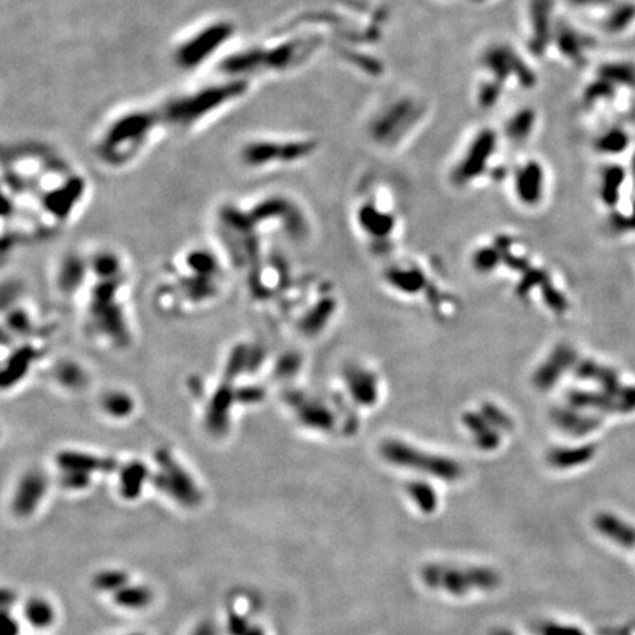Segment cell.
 Masks as SVG:
<instances>
[{
    "label": "cell",
    "mask_w": 635,
    "mask_h": 635,
    "mask_svg": "<svg viewBox=\"0 0 635 635\" xmlns=\"http://www.w3.org/2000/svg\"><path fill=\"white\" fill-rule=\"evenodd\" d=\"M224 255L211 246H190L164 268L156 305L165 313L190 315L211 308L225 290Z\"/></svg>",
    "instance_id": "obj_1"
},
{
    "label": "cell",
    "mask_w": 635,
    "mask_h": 635,
    "mask_svg": "<svg viewBox=\"0 0 635 635\" xmlns=\"http://www.w3.org/2000/svg\"><path fill=\"white\" fill-rule=\"evenodd\" d=\"M130 277L90 281L84 293L83 327L99 347L124 350L132 343L131 315L127 306Z\"/></svg>",
    "instance_id": "obj_2"
},
{
    "label": "cell",
    "mask_w": 635,
    "mask_h": 635,
    "mask_svg": "<svg viewBox=\"0 0 635 635\" xmlns=\"http://www.w3.org/2000/svg\"><path fill=\"white\" fill-rule=\"evenodd\" d=\"M165 125L162 109L132 107L117 113L102 128L95 154L103 167L125 169L153 146L157 131Z\"/></svg>",
    "instance_id": "obj_3"
},
{
    "label": "cell",
    "mask_w": 635,
    "mask_h": 635,
    "mask_svg": "<svg viewBox=\"0 0 635 635\" xmlns=\"http://www.w3.org/2000/svg\"><path fill=\"white\" fill-rule=\"evenodd\" d=\"M512 43L494 40L478 55L480 78L475 87V103L483 110H493L512 88L531 92L538 85V74L531 62Z\"/></svg>",
    "instance_id": "obj_4"
},
{
    "label": "cell",
    "mask_w": 635,
    "mask_h": 635,
    "mask_svg": "<svg viewBox=\"0 0 635 635\" xmlns=\"http://www.w3.org/2000/svg\"><path fill=\"white\" fill-rule=\"evenodd\" d=\"M251 83L248 78H238L205 84L190 92L187 90L162 109L165 121L179 131L189 132L244 96Z\"/></svg>",
    "instance_id": "obj_5"
},
{
    "label": "cell",
    "mask_w": 635,
    "mask_h": 635,
    "mask_svg": "<svg viewBox=\"0 0 635 635\" xmlns=\"http://www.w3.org/2000/svg\"><path fill=\"white\" fill-rule=\"evenodd\" d=\"M281 40L269 41L262 46H253L246 53L233 59V65H225L234 75L236 73L259 74H284L291 73L309 61L321 48V37L318 36H284Z\"/></svg>",
    "instance_id": "obj_6"
},
{
    "label": "cell",
    "mask_w": 635,
    "mask_h": 635,
    "mask_svg": "<svg viewBox=\"0 0 635 635\" xmlns=\"http://www.w3.org/2000/svg\"><path fill=\"white\" fill-rule=\"evenodd\" d=\"M426 110L422 98L397 95L374 110L367 122L368 137L378 147L394 149L421 127Z\"/></svg>",
    "instance_id": "obj_7"
},
{
    "label": "cell",
    "mask_w": 635,
    "mask_h": 635,
    "mask_svg": "<svg viewBox=\"0 0 635 635\" xmlns=\"http://www.w3.org/2000/svg\"><path fill=\"white\" fill-rule=\"evenodd\" d=\"M316 149V140L309 137H255L240 147L238 161L247 171L269 172L308 161Z\"/></svg>",
    "instance_id": "obj_8"
},
{
    "label": "cell",
    "mask_w": 635,
    "mask_h": 635,
    "mask_svg": "<svg viewBox=\"0 0 635 635\" xmlns=\"http://www.w3.org/2000/svg\"><path fill=\"white\" fill-rule=\"evenodd\" d=\"M422 582L434 592L466 597L488 593L500 585V575L488 566H461L455 563H429L421 571Z\"/></svg>",
    "instance_id": "obj_9"
},
{
    "label": "cell",
    "mask_w": 635,
    "mask_h": 635,
    "mask_svg": "<svg viewBox=\"0 0 635 635\" xmlns=\"http://www.w3.org/2000/svg\"><path fill=\"white\" fill-rule=\"evenodd\" d=\"M246 212L261 236L281 231L293 241L305 240L309 234V221L305 211L284 194H268L244 205Z\"/></svg>",
    "instance_id": "obj_10"
},
{
    "label": "cell",
    "mask_w": 635,
    "mask_h": 635,
    "mask_svg": "<svg viewBox=\"0 0 635 635\" xmlns=\"http://www.w3.org/2000/svg\"><path fill=\"white\" fill-rule=\"evenodd\" d=\"M152 484L169 500L186 509L197 508L203 493L190 469L169 447H159L152 458Z\"/></svg>",
    "instance_id": "obj_11"
},
{
    "label": "cell",
    "mask_w": 635,
    "mask_h": 635,
    "mask_svg": "<svg viewBox=\"0 0 635 635\" xmlns=\"http://www.w3.org/2000/svg\"><path fill=\"white\" fill-rule=\"evenodd\" d=\"M381 458L397 468L411 469L428 478L441 481H458L462 476V465L453 458L431 453L403 440L389 439L379 446Z\"/></svg>",
    "instance_id": "obj_12"
},
{
    "label": "cell",
    "mask_w": 635,
    "mask_h": 635,
    "mask_svg": "<svg viewBox=\"0 0 635 635\" xmlns=\"http://www.w3.org/2000/svg\"><path fill=\"white\" fill-rule=\"evenodd\" d=\"M502 140L498 128L490 125L476 128L450 169L451 183L463 189L484 178L493 167Z\"/></svg>",
    "instance_id": "obj_13"
},
{
    "label": "cell",
    "mask_w": 635,
    "mask_h": 635,
    "mask_svg": "<svg viewBox=\"0 0 635 635\" xmlns=\"http://www.w3.org/2000/svg\"><path fill=\"white\" fill-rule=\"evenodd\" d=\"M199 411L201 425L209 437L225 439L233 428L236 414L241 409L237 397V384L226 381L218 375L216 381L200 382Z\"/></svg>",
    "instance_id": "obj_14"
},
{
    "label": "cell",
    "mask_w": 635,
    "mask_h": 635,
    "mask_svg": "<svg viewBox=\"0 0 635 635\" xmlns=\"http://www.w3.org/2000/svg\"><path fill=\"white\" fill-rule=\"evenodd\" d=\"M233 30L234 26L225 19L209 22L178 43L174 48V61L183 68L199 66L219 49Z\"/></svg>",
    "instance_id": "obj_15"
},
{
    "label": "cell",
    "mask_w": 635,
    "mask_h": 635,
    "mask_svg": "<svg viewBox=\"0 0 635 635\" xmlns=\"http://www.w3.org/2000/svg\"><path fill=\"white\" fill-rule=\"evenodd\" d=\"M559 18L555 16V0H528L525 9V46L532 59L552 52V40Z\"/></svg>",
    "instance_id": "obj_16"
},
{
    "label": "cell",
    "mask_w": 635,
    "mask_h": 635,
    "mask_svg": "<svg viewBox=\"0 0 635 635\" xmlns=\"http://www.w3.org/2000/svg\"><path fill=\"white\" fill-rule=\"evenodd\" d=\"M281 399L287 411L302 428L324 434L335 428V414L322 399L305 394L293 387H285Z\"/></svg>",
    "instance_id": "obj_17"
},
{
    "label": "cell",
    "mask_w": 635,
    "mask_h": 635,
    "mask_svg": "<svg viewBox=\"0 0 635 635\" xmlns=\"http://www.w3.org/2000/svg\"><path fill=\"white\" fill-rule=\"evenodd\" d=\"M90 284L88 253L66 252L53 271V285L63 299H83Z\"/></svg>",
    "instance_id": "obj_18"
},
{
    "label": "cell",
    "mask_w": 635,
    "mask_h": 635,
    "mask_svg": "<svg viewBox=\"0 0 635 635\" xmlns=\"http://www.w3.org/2000/svg\"><path fill=\"white\" fill-rule=\"evenodd\" d=\"M512 191L516 200L527 208L541 205L547 191V171L535 157L524 159L512 172Z\"/></svg>",
    "instance_id": "obj_19"
},
{
    "label": "cell",
    "mask_w": 635,
    "mask_h": 635,
    "mask_svg": "<svg viewBox=\"0 0 635 635\" xmlns=\"http://www.w3.org/2000/svg\"><path fill=\"white\" fill-rule=\"evenodd\" d=\"M43 364V350L37 338L11 343V352L4 353V392L15 390L26 381L37 365Z\"/></svg>",
    "instance_id": "obj_20"
},
{
    "label": "cell",
    "mask_w": 635,
    "mask_h": 635,
    "mask_svg": "<svg viewBox=\"0 0 635 635\" xmlns=\"http://www.w3.org/2000/svg\"><path fill=\"white\" fill-rule=\"evenodd\" d=\"M46 379L52 387L66 396H78L92 387L93 377L84 362L62 356L46 364Z\"/></svg>",
    "instance_id": "obj_21"
},
{
    "label": "cell",
    "mask_w": 635,
    "mask_h": 635,
    "mask_svg": "<svg viewBox=\"0 0 635 635\" xmlns=\"http://www.w3.org/2000/svg\"><path fill=\"white\" fill-rule=\"evenodd\" d=\"M96 409L107 422L125 424L139 414L140 402L130 389L122 385H112L99 393Z\"/></svg>",
    "instance_id": "obj_22"
},
{
    "label": "cell",
    "mask_w": 635,
    "mask_h": 635,
    "mask_svg": "<svg viewBox=\"0 0 635 635\" xmlns=\"http://www.w3.org/2000/svg\"><path fill=\"white\" fill-rule=\"evenodd\" d=\"M49 480L46 473L40 469H28L21 475L15 487L11 509L18 518L31 516L43 502L48 493Z\"/></svg>",
    "instance_id": "obj_23"
},
{
    "label": "cell",
    "mask_w": 635,
    "mask_h": 635,
    "mask_svg": "<svg viewBox=\"0 0 635 635\" xmlns=\"http://www.w3.org/2000/svg\"><path fill=\"white\" fill-rule=\"evenodd\" d=\"M120 463L113 456H103L78 448H62L55 455V466L58 471L83 472L93 476L96 473H115Z\"/></svg>",
    "instance_id": "obj_24"
},
{
    "label": "cell",
    "mask_w": 635,
    "mask_h": 635,
    "mask_svg": "<svg viewBox=\"0 0 635 635\" xmlns=\"http://www.w3.org/2000/svg\"><path fill=\"white\" fill-rule=\"evenodd\" d=\"M592 46V38L579 33L570 22L557 19L552 40V53L556 52L563 61L581 65L585 61V52Z\"/></svg>",
    "instance_id": "obj_25"
},
{
    "label": "cell",
    "mask_w": 635,
    "mask_h": 635,
    "mask_svg": "<svg viewBox=\"0 0 635 635\" xmlns=\"http://www.w3.org/2000/svg\"><path fill=\"white\" fill-rule=\"evenodd\" d=\"M538 112L531 106H523L513 110L505 120L500 134L503 140L512 146H524L530 143L538 128Z\"/></svg>",
    "instance_id": "obj_26"
},
{
    "label": "cell",
    "mask_w": 635,
    "mask_h": 635,
    "mask_svg": "<svg viewBox=\"0 0 635 635\" xmlns=\"http://www.w3.org/2000/svg\"><path fill=\"white\" fill-rule=\"evenodd\" d=\"M115 473L118 476V493L125 500L140 497L145 486L152 481V466L139 459L120 463Z\"/></svg>",
    "instance_id": "obj_27"
},
{
    "label": "cell",
    "mask_w": 635,
    "mask_h": 635,
    "mask_svg": "<svg viewBox=\"0 0 635 635\" xmlns=\"http://www.w3.org/2000/svg\"><path fill=\"white\" fill-rule=\"evenodd\" d=\"M345 385L349 396L362 406H372L378 399V379L377 377L359 365H353L345 369Z\"/></svg>",
    "instance_id": "obj_28"
},
{
    "label": "cell",
    "mask_w": 635,
    "mask_h": 635,
    "mask_svg": "<svg viewBox=\"0 0 635 635\" xmlns=\"http://www.w3.org/2000/svg\"><path fill=\"white\" fill-rule=\"evenodd\" d=\"M594 528L616 546L631 549L635 546V528L618 515L610 512L597 513L594 518Z\"/></svg>",
    "instance_id": "obj_29"
},
{
    "label": "cell",
    "mask_w": 635,
    "mask_h": 635,
    "mask_svg": "<svg viewBox=\"0 0 635 635\" xmlns=\"http://www.w3.org/2000/svg\"><path fill=\"white\" fill-rule=\"evenodd\" d=\"M357 221L362 230L375 238L389 237L394 229V219L390 214L381 211L374 203H362L357 211Z\"/></svg>",
    "instance_id": "obj_30"
},
{
    "label": "cell",
    "mask_w": 635,
    "mask_h": 635,
    "mask_svg": "<svg viewBox=\"0 0 635 635\" xmlns=\"http://www.w3.org/2000/svg\"><path fill=\"white\" fill-rule=\"evenodd\" d=\"M574 359H575V353L568 346L556 349L555 355L544 362L542 368H540L537 372L535 379H537L540 387L546 389L547 385L555 384L560 378V374L572 365Z\"/></svg>",
    "instance_id": "obj_31"
},
{
    "label": "cell",
    "mask_w": 635,
    "mask_h": 635,
    "mask_svg": "<svg viewBox=\"0 0 635 635\" xmlns=\"http://www.w3.org/2000/svg\"><path fill=\"white\" fill-rule=\"evenodd\" d=\"M596 453V447L593 444L579 446V447H563L555 448L549 453V462L553 468L557 469H570L575 466H581L593 459Z\"/></svg>",
    "instance_id": "obj_32"
},
{
    "label": "cell",
    "mask_w": 635,
    "mask_h": 635,
    "mask_svg": "<svg viewBox=\"0 0 635 635\" xmlns=\"http://www.w3.org/2000/svg\"><path fill=\"white\" fill-rule=\"evenodd\" d=\"M112 600L117 606L127 609V610H142L152 604L153 602V592L140 584H127L117 593L112 594Z\"/></svg>",
    "instance_id": "obj_33"
},
{
    "label": "cell",
    "mask_w": 635,
    "mask_h": 635,
    "mask_svg": "<svg viewBox=\"0 0 635 635\" xmlns=\"http://www.w3.org/2000/svg\"><path fill=\"white\" fill-rule=\"evenodd\" d=\"M24 615L27 622L37 629L49 628L55 619L56 612L53 604L43 597H31L24 606Z\"/></svg>",
    "instance_id": "obj_34"
},
{
    "label": "cell",
    "mask_w": 635,
    "mask_h": 635,
    "mask_svg": "<svg viewBox=\"0 0 635 635\" xmlns=\"http://www.w3.org/2000/svg\"><path fill=\"white\" fill-rule=\"evenodd\" d=\"M407 497L411 498V502L415 505V508L425 513L431 515L434 513L439 508V495L434 487L426 481H414L406 488Z\"/></svg>",
    "instance_id": "obj_35"
},
{
    "label": "cell",
    "mask_w": 635,
    "mask_h": 635,
    "mask_svg": "<svg viewBox=\"0 0 635 635\" xmlns=\"http://www.w3.org/2000/svg\"><path fill=\"white\" fill-rule=\"evenodd\" d=\"M625 179V171L618 167L612 165L603 169L602 186H600V197L607 206H615L619 200V189Z\"/></svg>",
    "instance_id": "obj_36"
},
{
    "label": "cell",
    "mask_w": 635,
    "mask_h": 635,
    "mask_svg": "<svg viewBox=\"0 0 635 635\" xmlns=\"http://www.w3.org/2000/svg\"><path fill=\"white\" fill-rule=\"evenodd\" d=\"M130 584V577L122 570H103L93 578V585L102 593H117L118 589Z\"/></svg>",
    "instance_id": "obj_37"
},
{
    "label": "cell",
    "mask_w": 635,
    "mask_h": 635,
    "mask_svg": "<svg viewBox=\"0 0 635 635\" xmlns=\"http://www.w3.org/2000/svg\"><path fill=\"white\" fill-rule=\"evenodd\" d=\"M635 18V6L631 4H622L612 11L603 21V28L607 33L624 31Z\"/></svg>",
    "instance_id": "obj_38"
},
{
    "label": "cell",
    "mask_w": 635,
    "mask_h": 635,
    "mask_svg": "<svg viewBox=\"0 0 635 635\" xmlns=\"http://www.w3.org/2000/svg\"><path fill=\"white\" fill-rule=\"evenodd\" d=\"M629 145L628 134L619 128L609 130L596 140V149L602 153L618 154L624 152Z\"/></svg>",
    "instance_id": "obj_39"
},
{
    "label": "cell",
    "mask_w": 635,
    "mask_h": 635,
    "mask_svg": "<svg viewBox=\"0 0 635 635\" xmlns=\"http://www.w3.org/2000/svg\"><path fill=\"white\" fill-rule=\"evenodd\" d=\"M557 422L562 429L578 436L592 433L593 429L599 426V421L594 418H587L577 414H565V412H562L557 416Z\"/></svg>",
    "instance_id": "obj_40"
},
{
    "label": "cell",
    "mask_w": 635,
    "mask_h": 635,
    "mask_svg": "<svg viewBox=\"0 0 635 635\" xmlns=\"http://www.w3.org/2000/svg\"><path fill=\"white\" fill-rule=\"evenodd\" d=\"M600 78H604L606 81L612 84H625V85H635V70L628 65L622 63H609L602 66L599 70Z\"/></svg>",
    "instance_id": "obj_41"
},
{
    "label": "cell",
    "mask_w": 635,
    "mask_h": 635,
    "mask_svg": "<svg viewBox=\"0 0 635 635\" xmlns=\"http://www.w3.org/2000/svg\"><path fill=\"white\" fill-rule=\"evenodd\" d=\"M59 484L70 491H81L88 488L93 483V475L73 472V471H58Z\"/></svg>",
    "instance_id": "obj_42"
},
{
    "label": "cell",
    "mask_w": 635,
    "mask_h": 635,
    "mask_svg": "<svg viewBox=\"0 0 635 635\" xmlns=\"http://www.w3.org/2000/svg\"><path fill=\"white\" fill-rule=\"evenodd\" d=\"M540 635H585L578 626L559 624V622H546L540 626Z\"/></svg>",
    "instance_id": "obj_43"
},
{
    "label": "cell",
    "mask_w": 635,
    "mask_h": 635,
    "mask_svg": "<svg viewBox=\"0 0 635 635\" xmlns=\"http://www.w3.org/2000/svg\"><path fill=\"white\" fill-rule=\"evenodd\" d=\"M618 402V409L621 414H626L635 409V387H622V390L615 397Z\"/></svg>",
    "instance_id": "obj_44"
},
{
    "label": "cell",
    "mask_w": 635,
    "mask_h": 635,
    "mask_svg": "<svg viewBox=\"0 0 635 635\" xmlns=\"http://www.w3.org/2000/svg\"><path fill=\"white\" fill-rule=\"evenodd\" d=\"M570 6L572 8H599V6H609L615 2V0H566Z\"/></svg>",
    "instance_id": "obj_45"
},
{
    "label": "cell",
    "mask_w": 635,
    "mask_h": 635,
    "mask_svg": "<svg viewBox=\"0 0 635 635\" xmlns=\"http://www.w3.org/2000/svg\"><path fill=\"white\" fill-rule=\"evenodd\" d=\"M2 635H19V624L15 618L9 616L8 610H5V625L2 629Z\"/></svg>",
    "instance_id": "obj_46"
},
{
    "label": "cell",
    "mask_w": 635,
    "mask_h": 635,
    "mask_svg": "<svg viewBox=\"0 0 635 635\" xmlns=\"http://www.w3.org/2000/svg\"><path fill=\"white\" fill-rule=\"evenodd\" d=\"M191 635H216V629L212 624L203 622L191 632Z\"/></svg>",
    "instance_id": "obj_47"
},
{
    "label": "cell",
    "mask_w": 635,
    "mask_h": 635,
    "mask_svg": "<svg viewBox=\"0 0 635 635\" xmlns=\"http://www.w3.org/2000/svg\"><path fill=\"white\" fill-rule=\"evenodd\" d=\"M246 635H266V634L261 626H251L246 632Z\"/></svg>",
    "instance_id": "obj_48"
},
{
    "label": "cell",
    "mask_w": 635,
    "mask_h": 635,
    "mask_svg": "<svg viewBox=\"0 0 635 635\" xmlns=\"http://www.w3.org/2000/svg\"><path fill=\"white\" fill-rule=\"evenodd\" d=\"M491 635H515V634L510 632L509 629H495Z\"/></svg>",
    "instance_id": "obj_49"
},
{
    "label": "cell",
    "mask_w": 635,
    "mask_h": 635,
    "mask_svg": "<svg viewBox=\"0 0 635 635\" xmlns=\"http://www.w3.org/2000/svg\"><path fill=\"white\" fill-rule=\"evenodd\" d=\"M629 219V229L634 230L635 229V201H634V209H632V216L628 218Z\"/></svg>",
    "instance_id": "obj_50"
},
{
    "label": "cell",
    "mask_w": 635,
    "mask_h": 635,
    "mask_svg": "<svg viewBox=\"0 0 635 635\" xmlns=\"http://www.w3.org/2000/svg\"><path fill=\"white\" fill-rule=\"evenodd\" d=\"M471 2H473L475 5H486V4L491 2V0H471Z\"/></svg>",
    "instance_id": "obj_51"
},
{
    "label": "cell",
    "mask_w": 635,
    "mask_h": 635,
    "mask_svg": "<svg viewBox=\"0 0 635 635\" xmlns=\"http://www.w3.org/2000/svg\"><path fill=\"white\" fill-rule=\"evenodd\" d=\"M632 172H634V181H635V156L632 159Z\"/></svg>",
    "instance_id": "obj_52"
},
{
    "label": "cell",
    "mask_w": 635,
    "mask_h": 635,
    "mask_svg": "<svg viewBox=\"0 0 635 635\" xmlns=\"http://www.w3.org/2000/svg\"><path fill=\"white\" fill-rule=\"evenodd\" d=\"M127 635H145V634H127Z\"/></svg>",
    "instance_id": "obj_53"
}]
</instances>
